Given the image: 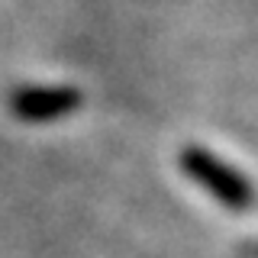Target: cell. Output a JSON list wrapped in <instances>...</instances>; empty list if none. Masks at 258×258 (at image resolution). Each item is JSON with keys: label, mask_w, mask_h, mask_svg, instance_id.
<instances>
[{"label": "cell", "mask_w": 258, "mask_h": 258, "mask_svg": "<svg viewBox=\"0 0 258 258\" xmlns=\"http://www.w3.org/2000/svg\"><path fill=\"white\" fill-rule=\"evenodd\" d=\"M181 168L184 174L190 177L197 187H204L210 197H216L226 210H248L255 204V187L248 184V177L239 171V168L226 165L213 155L210 149H200V145H187L181 149Z\"/></svg>", "instance_id": "1"}, {"label": "cell", "mask_w": 258, "mask_h": 258, "mask_svg": "<svg viewBox=\"0 0 258 258\" xmlns=\"http://www.w3.org/2000/svg\"><path fill=\"white\" fill-rule=\"evenodd\" d=\"M81 100L84 97L75 87H20L10 97V110L26 123H48L75 113Z\"/></svg>", "instance_id": "2"}]
</instances>
